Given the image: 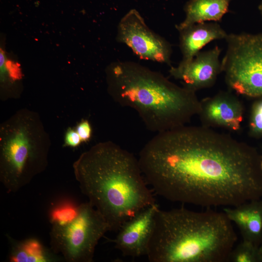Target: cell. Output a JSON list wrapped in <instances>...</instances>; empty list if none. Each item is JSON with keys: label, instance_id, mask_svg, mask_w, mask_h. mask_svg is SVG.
I'll return each mask as SVG.
<instances>
[{"label": "cell", "instance_id": "cell-7", "mask_svg": "<svg viewBox=\"0 0 262 262\" xmlns=\"http://www.w3.org/2000/svg\"><path fill=\"white\" fill-rule=\"evenodd\" d=\"M221 62L227 84L237 94L262 97V33L228 34Z\"/></svg>", "mask_w": 262, "mask_h": 262}, {"label": "cell", "instance_id": "cell-13", "mask_svg": "<svg viewBox=\"0 0 262 262\" xmlns=\"http://www.w3.org/2000/svg\"><path fill=\"white\" fill-rule=\"evenodd\" d=\"M178 31L181 63L191 61L207 44L215 40L225 39L228 34L216 22L196 23Z\"/></svg>", "mask_w": 262, "mask_h": 262}, {"label": "cell", "instance_id": "cell-22", "mask_svg": "<svg viewBox=\"0 0 262 262\" xmlns=\"http://www.w3.org/2000/svg\"><path fill=\"white\" fill-rule=\"evenodd\" d=\"M261 248H262V245L261 246Z\"/></svg>", "mask_w": 262, "mask_h": 262}, {"label": "cell", "instance_id": "cell-4", "mask_svg": "<svg viewBox=\"0 0 262 262\" xmlns=\"http://www.w3.org/2000/svg\"><path fill=\"white\" fill-rule=\"evenodd\" d=\"M108 89L116 102L134 109L150 131L185 125L200 110L196 92L133 62H115L107 69Z\"/></svg>", "mask_w": 262, "mask_h": 262}, {"label": "cell", "instance_id": "cell-6", "mask_svg": "<svg viewBox=\"0 0 262 262\" xmlns=\"http://www.w3.org/2000/svg\"><path fill=\"white\" fill-rule=\"evenodd\" d=\"M51 224V249L68 262H92L99 240L110 231L106 220L88 201L78 205L70 219Z\"/></svg>", "mask_w": 262, "mask_h": 262}, {"label": "cell", "instance_id": "cell-9", "mask_svg": "<svg viewBox=\"0 0 262 262\" xmlns=\"http://www.w3.org/2000/svg\"><path fill=\"white\" fill-rule=\"evenodd\" d=\"M221 49L217 46L211 49L199 51L191 61L171 66V76L181 82L183 86L196 92L210 87L222 72L219 56Z\"/></svg>", "mask_w": 262, "mask_h": 262}, {"label": "cell", "instance_id": "cell-12", "mask_svg": "<svg viewBox=\"0 0 262 262\" xmlns=\"http://www.w3.org/2000/svg\"><path fill=\"white\" fill-rule=\"evenodd\" d=\"M223 212L238 228L243 241L261 246L262 244V200H250Z\"/></svg>", "mask_w": 262, "mask_h": 262}, {"label": "cell", "instance_id": "cell-10", "mask_svg": "<svg viewBox=\"0 0 262 262\" xmlns=\"http://www.w3.org/2000/svg\"><path fill=\"white\" fill-rule=\"evenodd\" d=\"M158 209L156 203L149 206L120 227L114 242L115 247L124 256L138 257L147 255Z\"/></svg>", "mask_w": 262, "mask_h": 262}, {"label": "cell", "instance_id": "cell-2", "mask_svg": "<svg viewBox=\"0 0 262 262\" xmlns=\"http://www.w3.org/2000/svg\"><path fill=\"white\" fill-rule=\"evenodd\" d=\"M73 168L81 192L105 218L110 230L117 231L156 203L138 159L114 142L96 144L79 156Z\"/></svg>", "mask_w": 262, "mask_h": 262}, {"label": "cell", "instance_id": "cell-8", "mask_svg": "<svg viewBox=\"0 0 262 262\" xmlns=\"http://www.w3.org/2000/svg\"><path fill=\"white\" fill-rule=\"evenodd\" d=\"M117 38L141 59L170 65V45L149 29L136 9L130 10L121 19Z\"/></svg>", "mask_w": 262, "mask_h": 262}, {"label": "cell", "instance_id": "cell-16", "mask_svg": "<svg viewBox=\"0 0 262 262\" xmlns=\"http://www.w3.org/2000/svg\"><path fill=\"white\" fill-rule=\"evenodd\" d=\"M228 262H262V250L261 246L242 241L232 249Z\"/></svg>", "mask_w": 262, "mask_h": 262}, {"label": "cell", "instance_id": "cell-21", "mask_svg": "<svg viewBox=\"0 0 262 262\" xmlns=\"http://www.w3.org/2000/svg\"><path fill=\"white\" fill-rule=\"evenodd\" d=\"M261 169H262V159L261 160Z\"/></svg>", "mask_w": 262, "mask_h": 262}, {"label": "cell", "instance_id": "cell-15", "mask_svg": "<svg viewBox=\"0 0 262 262\" xmlns=\"http://www.w3.org/2000/svg\"><path fill=\"white\" fill-rule=\"evenodd\" d=\"M10 249L9 259L13 262H54L64 260L34 238L17 240L7 236Z\"/></svg>", "mask_w": 262, "mask_h": 262}, {"label": "cell", "instance_id": "cell-3", "mask_svg": "<svg viewBox=\"0 0 262 262\" xmlns=\"http://www.w3.org/2000/svg\"><path fill=\"white\" fill-rule=\"evenodd\" d=\"M236 240L223 212L158 209L146 256L150 262H226Z\"/></svg>", "mask_w": 262, "mask_h": 262}, {"label": "cell", "instance_id": "cell-11", "mask_svg": "<svg viewBox=\"0 0 262 262\" xmlns=\"http://www.w3.org/2000/svg\"><path fill=\"white\" fill-rule=\"evenodd\" d=\"M244 108L240 99L227 92L200 100L198 114L203 126L239 131L244 118Z\"/></svg>", "mask_w": 262, "mask_h": 262}, {"label": "cell", "instance_id": "cell-5", "mask_svg": "<svg viewBox=\"0 0 262 262\" xmlns=\"http://www.w3.org/2000/svg\"><path fill=\"white\" fill-rule=\"evenodd\" d=\"M49 134L39 115L26 109L0 128V181L8 193L29 184L48 164Z\"/></svg>", "mask_w": 262, "mask_h": 262}, {"label": "cell", "instance_id": "cell-19", "mask_svg": "<svg viewBox=\"0 0 262 262\" xmlns=\"http://www.w3.org/2000/svg\"><path fill=\"white\" fill-rule=\"evenodd\" d=\"M64 141L66 146L72 147H78L82 142L76 131L71 128L66 132Z\"/></svg>", "mask_w": 262, "mask_h": 262}, {"label": "cell", "instance_id": "cell-17", "mask_svg": "<svg viewBox=\"0 0 262 262\" xmlns=\"http://www.w3.org/2000/svg\"><path fill=\"white\" fill-rule=\"evenodd\" d=\"M249 132L253 136H262V99L255 102L252 107Z\"/></svg>", "mask_w": 262, "mask_h": 262}, {"label": "cell", "instance_id": "cell-20", "mask_svg": "<svg viewBox=\"0 0 262 262\" xmlns=\"http://www.w3.org/2000/svg\"><path fill=\"white\" fill-rule=\"evenodd\" d=\"M258 10L262 18V0H261V2L258 6Z\"/></svg>", "mask_w": 262, "mask_h": 262}, {"label": "cell", "instance_id": "cell-14", "mask_svg": "<svg viewBox=\"0 0 262 262\" xmlns=\"http://www.w3.org/2000/svg\"><path fill=\"white\" fill-rule=\"evenodd\" d=\"M231 0H189L184 7L185 18L176 29L180 31L196 23L221 21Z\"/></svg>", "mask_w": 262, "mask_h": 262}, {"label": "cell", "instance_id": "cell-1", "mask_svg": "<svg viewBox=\"0 0 262 262\" xmlns=\"http://www.w3.org/2000/svg\"><path fill=\"white\" fill-rule=\"evenodd\" d=\"M261 160L253 148L228 134L186 125L157 133L138 158L147 184L158 195L208 208L261 199Z\"/></svg>", "mask_w": 262, "mask_h": 262}, {"label": "cell", "instance_id": "cell-18", "mask_svg": "<svg viewBox=\"0 0 262 262\" xmlns=\"http://www.w3.org/2000/svg\"><path fill=\"white\" fill-rule=\"evenodd\" d=\"M79 135L82 142H87L91 137L92 130L91 126L87 120H82L75 129Z\"/></svg>", "mask_w": 262, "mask_h": 262}]
</instances>
